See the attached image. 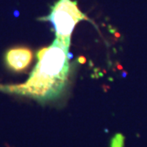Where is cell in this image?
<instances>
[{
  "label": "cell",
  "mask_w": 147,
  "mask_h": 147,
  "mask_svg": "<svg viewBox=\"0 0 147 147\" xmlns=\"http://www.w3.org/2000/svg\"><path fill=\"white\" fill-rule=\"evenodd\" d=\"M69 47L58 38L38 54V62L25 84L14 85L8 89L40 100L57 96L63 91L69 71Z\"/></svg>",
  "instance_id": "6da1fadb"
},
{
  "label": "cell",
  "mask_w": 147,
  "mask_h": 147,
  "mask_svg": "<svg viewBox=\"0 0 147 147\" xmlns=\"http://www.w3.org/2000/svg\"><path fill=\"white\" fill-rule=\"evenodd\" d=\"M53 25L55 34L67 47L70 46L71 34L75 26L80 21L89 19L78 7V2L73 0H57L54 3L49 14L39 18Z\"/></svg>",
  "instance_id": "7a4b0ae2"
},
{
  "label": "cell",
  "mask_w": 147,
  "mask_h": 147,
  "mask_svg": "<svg viewBox=\"0 0 147 147\" xmlns=\"http://www.w3.org/2000/svg\"><path fill=\"white\" fill-rule=\"evenodd\" d=\"M7 67L16 73L26 70L33 61V52L26 47H15L8 49L4 56Z\"/></svg>",
  "instance_id": "3957f363"
},
{
  "label": "cell",
  "mask_w": 147,
  "mask_h": 147,
  "mask_svg": "<svg viewBox=\"0 0 147 147\" xmlns=\"http://www.w3.org/2000/svg\"><path fill=\"white\" fill-rule=\"evenodd\" d=\"M124 138L121 134H117L111 141V147H123Z\"/></svg>",
  "instance_id": "277c9868"
}]
</instances>
